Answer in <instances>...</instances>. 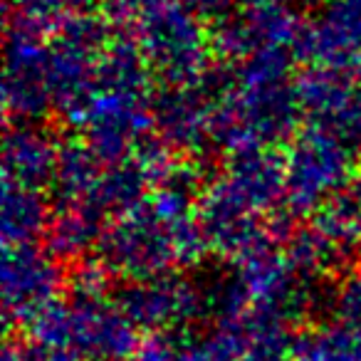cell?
Returning a JSON list of instances; mask_svg holds the SVG:
<instances>
[{
	"instance_id": "obj_12",
	"label": "cell",
	"mask_w": 361,
	"mask_h": 361,
	"mask_svg": "<svg viewBox=\"0 0 361 361\" xmlns=\"http://www.w3.org/2000/svg\"><path fill=\"white\" fill-rule=\"evenodd\" d=\"M77 356H72L70 351L57 349V346H47L42 341L27 346H11L6 351V361H75Z\"/></svg>"
},
{
	"instance_id": "obj_3",
	"label": "cell",
	"mask_w": 361,
	"mask_h": 361,
	"mask_svg": "<svg viewBox=\"0 0 361 361\" xmlns=\"http://www.w3.org/2000/svg\"><path fill=\"white\" fill-rule=\"evenodd\" d=\"M297 102L314 116L324 134L339 141L361 136V80L346 75L344 67L305 77Z\"/></svg>"
},
{
	"instance_id": "obj_13",
	"label": "cell",
	"mask_w": 361,
	"mask_h": 361,
	"mask_svg": "<svg viewBox=\"0 0 361 361\" xmlns=\"http://www.w3.org/2000/svg\"><path fill=\"white\" fill-rule=\"evenodd\" d=\"M188 6L198 8V11H216V8H221L226 0H186Z\"/></svg>"
},
{
	"instance_id": "obj_5",
	"label": "cell",
	"mask_w": 361,
	"mask_h": 361,
	"mask_svg": "<svg viewBox=\"0 0 361 361\" xmlns=\"http://www.w3.org/2000/svg\"><path fill=\"white\" fill-rule=\"evenodd\" d=\"M312 55L331 67L361 62V0H326L317 25L305 37Z\"/></svg>"
},
{
	"instance_id": "obj_7",
	"label": "cell",
	"mask_w": 361,
	"mask_h": 361,
	"mask_svg": "<svg viewBox=\"0 0 361 361\" xmlns=\"http://www.w3.org/2000/svg\"><path fill=\"white\" fill-rule=\"evenodd\" d=\"M193 297L191 292H176L171 285H149L136 287L134 292H126L121 312L134 324L141 326H166L186 319L191 314Z\"/></svg>"
},
{
	"instance_id": "obj_6",
	"label": "cell",
	"mask_w": 361,
	"mask_h": 361,
	"mask_svg": "<svg viewBox=\"0 0 361 361\" xmlns=\"http://www.w3.org/2000/svg\"><path fill=\"white\" fill-rule=\"evenodd\" d=\"M55 169H60V156L47 136L37 129H16L6 141V176L8 183L35 191L45 183Z\"/></svg>"
},
{
	"instance_id": "obj_2",
	"label": "cell",
	"mask_w": 361,
	"mask_h": 361,
	"mask_svg": "<svg viewBox=\"0 0 361 361\" xmlns=\"http://www.w3.org/2000/svg\"><path fill=\"white\" fill-rule=\"evenodd\" d=\"M349 156L344 141L317 129L295 144L285 166V191L295 208L310 211L346 186Z\"/></svg>"
},
{
	"instance_id": "obj_4",
	"label": "cell",
	"mask_w": 361,
	"mask_h": 361,
	"mask_svg": "<svg viewBox=\"0 0 361 361\" xmlns=\"http://www.w3.org/2000/svg\"><path fill=\"white\" fill-rule=\"evenodd\" d=\"M60 285L52 260L32 247L8 250L6 257V312L18 322H35L50 310V302Z\"/></svg>"
},
{
	"instance_id": "obj_9",
	"label": "cell",
	"mask_w": 361,
	"mask_h": 361,
	"mask_svg": "<svg viewBox=\"0 0 361 361\" xmlns=\"http://www.w3.org/2000/svg\"><path fill=\"white\" fill-rule=\"evenodd\" d=\"M290 35V18L285 16V11L265 6L260 11H247L240 20H235L233 30L226 32L233 50H252L257 45H265L270 50L272 45H280Z\"/></svg>"
},
{
	"instance_id": "obj_8",
	"label": "cell",
	"mask_w": 361,
	"mask_h": 361,
	"mask_svg": "<svg viewBox=\"0 0 361 361\" xmlns=\"http://www.w3.org/2000/svg\"><path fill=\"white\" fill-rule=\"evenodd\" d=\"M319 238L326 247H361V183H346L319 216Z\"/></svg>"
},
{
	"instance_id": "obj_10",
	"label": "cell",
	"mask_w": 361,
	"mask_h": 361,
	"mask_svg": "<svg viewBox=\"0 0 361 361\" xmlns=\"http://www.w3.org/2000/svg\"><path fill=\"white\" fill-rule=\"evenodd\" d=\"M295 361H361V331L354 326H329L295 344Z\"/></svg>"
},
{
	"instance_id": "obj_1",
	"label": "cell",
	"mask_w": 361,
	"mask_h": 361,
	"mask_svg": "<svg viewBox=\"0 0 361 361\" xmlns=\"http://www.w3.org/2000/svg\"><path fill=\"white\" fill-rule=\"evenodd\" d=\"M37 341L92 361H121L134 354V322L114 307L82 297L72 307L47 310L35 319Z\"/></svg>"
},
{
	"instance_id": "obj_11",
	"label": "cell",
	"mask_w": 361,
	"mask_h": 361,
	"mask_svg": "<svg viewBox=\"0 0 361 361\" xmlns=\"http://www.w3.org/2000/svg\"><path fill=\"white\" fill-rule=\"evenodd\" d=\"M42 223H45V208H42L40 198L35 196L32 188L13 186L8 183L6 188V211H3V231H6V240L25 245L27 240L42 233Z\"/></svg>"
}]
</instances>
